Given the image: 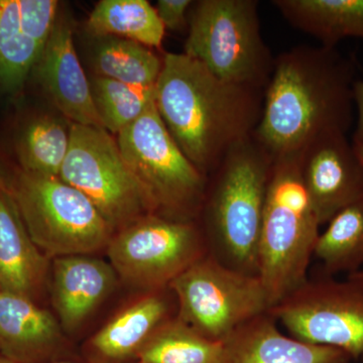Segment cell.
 <instances>
[{
	"mask_svg": "<svg viewBox=\"0 0 363 363\" xmlns=\"http://www.w3.org/2000/svg\"><path fill=\"white\" fill-rule=\"evenodd\" d=\"M357 68L336 48L301 45L274 58L253 135L274 159L300 157L353 123Z\"/></svg>",
	"mask_w": 363,
	"mask_h": 363,
	"instance_id": "obj_1",
	"label": "cell"
},
{
	"mask_svg": "<svg viewBox=\"0 0 363 363\" xmlns=\"http://www.w3.org/2000/svg\"><path fill=\"white\" fill-rule=\"evenodd\" d=\"M264 89L216 77L184 52H167L155 105L169 135L206 177L259 125Z\"/></svg>",
	"mask_w": 363,
	"mask_h": 363,
	"instance_id": "obj_2",
	"label": "cell"
},
{
	"mask_svg": "<svg viewBox=\"0 0 363 363\" xmlns=\"http://www.w3.org/2000/svg\"><path fill=\"white\" fill-rule=\"evenodd\" d=\"M272 164L274 157L252 133L234 145L207 177L201 211L215 247L211 255L252 276L259 277L260 231Z\"/></svg>",
	"mask_w": 363,
	"mask_h": 363,
	"instance_id": "obj_3",
	"label": "cell"
},
{
	"mask_svg": "<svg viewBox=\"0 0 363 363\" xmlns=\"http://www.w3.org/2000/svg\"><path fill=\"white\" fill-rule=\"evenodd\" d=\"M319 227L300 157L274 159L259 248V277L271 308L308 281Z\"/></svg>",
	"mask_w": 363,
	"mask_h": 363,
	"instance_id": "obj_4",
	"label": "cell"
},
{
	"mask_svg": "<svg viewBox=\"0 0 363 363\" xmlns=\"http://www.w3.org/2000/svg\"><path fill=\"white\" fill-rule=\"evenodd\" d=\"M257 0H201L189 13L184 54L216 77L264 89L274 57L262 35Z\"/></svg>",
	"mask_w": 363,
	"mask_h": 363,
	"instance_id": "obj_5",
	"label": "cell"
},
{
	"mask_svg": "<svg viewBox=\"0 0 363 363\" xmlns=\"http://www.w3.org/2000/svg\"><path fill=\"white\" fill-rule=\"evenodd\" d=\"M11 195L30 238L45 255H90L107 247L113 236L92 202L59 176L21 171L11 183Z\"/></svg>",
	"mask_w": 363,
	"mask_h": 363,
	"instance_id": "obj_6",
	"label": "cell"
},
{
	"mask_svg": "<svg viewBox=\"0 0 363 363\" xmlns=\"http://www.w3.org/2000/svg\"><path fill=\"white\" fill-rule=\"evenodd\" d=\"M117 145L157 215L194 221L204 202L207 177L182 152L155 104L117 135Z\"/></svg>",
	"mask_w": 363,
	"mask_h": 363,
	"instance_id": "obj_7",
	"label": "cell"
},
{
	"mask_svg": "<svg viewBox=\"0 0 363 363\" xmlns=\"http://www.w3.org/2000/svg\"><path fill=\"white\" fill-rule=\"evenodd\" d=\"M60 178L92 202L112 230L156 214L145 189L104 128L72 123L70 147Z\"/></svg>",
	"mask_w": 363,
	"mask_h": 363,
	"instance_id": "obj_8",
	"label": "cell"
},
{
	"mask_svg": "<svg viewBox=\"0 0 363 363\" xmlns=\"http://www.w3.org/2000/svg\"><path fill=\"white\" fill-rule=\"evenodd\" d=\"M178 318L210 340L223 343L234 331L271 309L259 277L243 274L205 255L172 281Z\"/></svg>",
	"mask_w": 363,
	"mask_h": 363,
	"instance_id": "obj_9",
	"label": "cell"
},
{
	"mask_svg": "<svg viewBox=\"0 0 363 363\" xmlns=\"http://www.w3.org/2000/svg\"><path fill=\"white\" fill-rule=\"evenodd\" d=\"M269 313L298 340L363 357V272L308 279Z\"/></svg>",
	"mask_w": 363,
	"mask_h": 363,
	"instance_id": "obj_10",
	"label": "cell"
},
{
	"mask_svg": "<svg viewBox=\"0 0 363 363\" xmlns=\"http://www.w3.org/2000/svg\"><path fill=\"white\" fill-rule=\"evenodd\" d=\"M202 233L194 221L150 214L116 231L107 253L116 274L152 292L169 286L181 272L204 257Z\"/></svg>",
	"mask_w": 363,
	"mask_h": 363,
	"instance_id": "obj_11",
	"label": "cell"
},
{
	"mask_svg": "<svg viewBox=\"0 0 363 363\" xmlns=\"http://www.w3.org/2000/svg\"><path fill=\"white\" fill-rule=\"evenodd\" d=\"M300 167L320 226L363 195V166L347 135L313 143L301 155Z\"/></svg>",
	"mask_w": 363,
	"mask_h": 363,
	"instance_id": "obj_12",
	"label": "cell"
},
{
	"mask_svg": "<svg viewBox=\"0 0 363 363\" xmlns=\"http://www.w3.org/2000/svg\"><path fill=\"white\" fill-rule=\"evenodd\" d=\"M56 0H0V85L20 89L58 21Z\"/></svg>",
	"mask_w": 363,
	"mask_h": 363,
	"instance_id": "obj_13",
	"label": "cell"
},
{
	"mask_svg": "<svg viewBox=\"0 0 363 363\" xmlns=\"http://www.w3.org/2000/svg\"><path fill=\"white\" fill-rule=\"evenodd\" d=\"M35 69L43 88L72 123L104 130L78 59L71 26L63 18L57 21Z\"/></svg>",
	"mask_w": 363,
	"mask_h": 363,
	"instance_id": "obj_14",
	"label": "cell"
},
{
	"mask_svg": "<svg viewBox=\"0 0 363 363\" xmlns=\"http://www.w3.org/2000/svg\"><path fill=\"white\" fill-rule=\"evenodd\" d=\"M269 312L253 318L223 342L222 363H350L352 357L329 346L286 336Z\"/></svg>",
	"mask_w": 363,
	"mask_h": 363,
	"instance_id": "obj_15",
	"label": "cell"
},
{
	"mask_svg": "<svg viewBox=\"0 0 363 363\" xmlns=\"http://www.w3.org/2000/svg\"><path fill=\"white\" fill-rule=\"evenodd\" d=\"M111 264L88 255L57 257L52 272V303L60 321L73 330L85 321L114 288Z\"/></svg>",
	"mask_w": 363,
	"mask_h": 363,
	"instance_id": "obj_16",
	"label": "cell"
},
{
	"mask_svg": "<svg viewBox=\"0 0 363 363\" xmlns=\"http://www.w3.org/2000/svg\"><path fill=\"white\" fill-rule=\"evenodd\" d=\"M60 336L57 320L32 298L0 290V357L16 363L40 362Z\"/></svg>",
	"mask_w": 363,
	"mask_h": 363,
	"instance_id": "obj_17",
	"label": "cell"
},
{
	"mask_svg": "<svg viewBox=\"0 0 363 363\" xmlns=\"http://www.w3.org/2000/svg\"><path fill=\"white\" fill-rule=\"evenodd\" d=\"M45 272L47 259L30 238L13 198L0 190V290L32 298Z\"/></svg>",
	"mask_w": 363,
	"mask_h": 363,
	"instance_id": "obj_18",
	"label": "cell"
},
{
	"mask_svg": "<svg viewBox=\"0 0 363 363\" xmlns=\"http://www.w3.org/2000/svg\"><path fill=\"white\" fill-rule=\"evenodd\" d=\"M169 305L161 291L152 292L112 318L91 339L93 357L104 363L138 357L143 346L168 321Z\"/></svg>",
	"mask_w": 363,
	"mask_h": 363,
	"instance_id": "obj_19",
	"label": "cell"
},
{
	"mask_svg": "<svg viewBox=\"0 0 363 363\" xmlns=\"http://www.w3.org/2000/svg\"><path fill=\"white\" fill-rule=\"evenodd\" d=\"M284 18L294 28L336 48L345 38L363 40V0H274Z\"/></svg>",
	"mask_w": 363,
	"mask_h": 363,
	"instance_id": "obj_20",
	"label": "cell"
},
{
	"mask_svg": "<svg viewBox=\"0 0 363 363\" xmlns=\"http://www.w3.org/2000/svg\"><path fill=\"white\" fill-rule=\"evenodd\" d=\"M87 30L96 37L111 35L159 49L166 28L147 0H101L91 11Z\"/></svg>",
	"mask_w": 363,
	"mask_h": 363,
	"instance_id": "obj_21",
	"label": "cell"
},
{
	"mask_svg": "<svg viewBox=\"0 0 363 363\" xmlns=\"http://www.w3.org/2000/svg\"><path fill=\"white\" fill-rule=\"evenodd\" d=\"M313 257L321 264L323 277L358 272L363 264V195L327 223Z\"/></svg>",
	"mask_w": 363,
	"mask_h": 363,
	"instance_id": "obj_22",
	"label": "cell"
},
{
	"mask_svg": "<svg viewBox=\"0 0 363 363\" xmlns=\"http://www.w3.org/2000/svg\"><path fill=\"white\" fill-rule=\"evenodd\" d=\"M138 359V363H222L223 343L204 337L177 317L157 329Z\"/></svg>",
	"mask_w": 363,
	"mask_h": 363,
	"instance_id": "obj_23",
	"label": "cell"
},
{
	"mask_svg": "<svg viewBox=\"0 0 363 363\" xmlns=\"http://www.w3.org/2000/svg\"><path fill=\"white\" fill-rule=\"evenodd\" d=\"M93 63L96 76L140 87L156 86L162 68V58L150 48L117 38L98 47Z\"/></svg>",
	"mask_w": 363,
	"mask_h": 363,
	"instance_id": "obj_24",
	"label": "cell"
},
{
	"mask_svg": "<svg viewBox=\"0 0 363 363\" xmlns=\"http://www.w3.org/2000/svg\"><path fill=\"white\" fill-rule=\"evenodd\" d=\"M70 147V128L51 116L35 119L23 130L18 145L23 171L59 176Z\"/></svg>",
	"mask_w": 363,
	"mask_h": 363,
	"instance_id": "obj_25",
	"label": "cell"
},
{
	"mask_svg": "<svg viewBox=\"0 0 363 363\" xmlns=\"http://www.w3.org/2000/svg\"><path fill=\"white\" fill-rule=\"evenodd\" d=\"M90 86L104 130L113 135H118L155 104L156 86L140 87L99 76L91 79Z\"/></svg>",
	"mask_w": 363,
	"mask_h": 363,
	"instance_id": "obj_26",
	"label": "cell"
},
{
	"mask_svg": "<svg viewBox=\"0 0 363 363\" xmlns=\"http://www.w3.org/2000/svg\"><path fill=\"white\" fill-rule=\"evenodd\" d=\"M193 4L191 0H159L156 9L164 28L173 32L188 28L189 13Z\"/></svg>",
	"mask_w": 363,
	"mask_h": 363,
	"instance_id": "obj_27",
	"label": "cell"
},
{
	"mask_svg": "<svg viewBox=\"0 0 363 363\" xmlns=\"http://www.w3.org/2000/svg\"><path fill=\"white\" fill-rule=\"evenodd\" d=\"M354 105L357 108V128L352 136V143H363V80L358 79L353 89Z\"/></svg>",
	"mask_w": 363,
	"mask_h": 363,
	"instance_id": "obj_28",
	"label": "cell"
},
{
	"mask_svg": "<svg viewBox=\"0 0 363 363\" xmlns=\"http://www.w3.org/2000/svg\"><path fill=\"white\" fill-rule=\"evenodd\" d=\"M0 190L11 193V183L6 181L1 171H0Z\"/></svg>",
	"mask_w": 363,
	"mask_h": 363,
	"instance_id": "obj_29",
	"label": "cell"
},
{
	"mask_svg": "<svg viewBox=\"0 0 363 363\" xmlns=\"http://www.w3.org/2000/svg\"><path fill=\"white\" fill-rule=\"evenodd\" d=\"M352 143L355 152H357V157H359L360 162H362L363 166V143Z\"/></svg>",
	"mask_w": 363,
	"mask_h": 363,
	"instance_id": "obj_30",
	"label": "cell"
},
{
	"mask_svg": "<svg viewBox=\"0 0 363 363\" xmlns=\"http://www.w3.org/2000/svg\"><path fill=\"white\" fill-rule=\"evenodd\" d=\"M0 363H16V362H11V360L6 359V358L0 357Z\"/></svg>",
	"mask_w": 363,
	"mask_h": 363,
	"instance_id": "obj_31",
	"label": "cell"
},
{
	"mask_svg": "<svg viewBox=\"0 0 363 363\" xmlns=\"http://www.w3.org/2000/svg\"><path fill=\"white\" fill-rule=\"evenodd\" d=\"M55 363H72V362H55Z\"/></svg>",
	"mask_w": 363,
	"mask_h": 363,
	"instance_id": "obj_32",
	"label": "cell"
}]
</instances>
